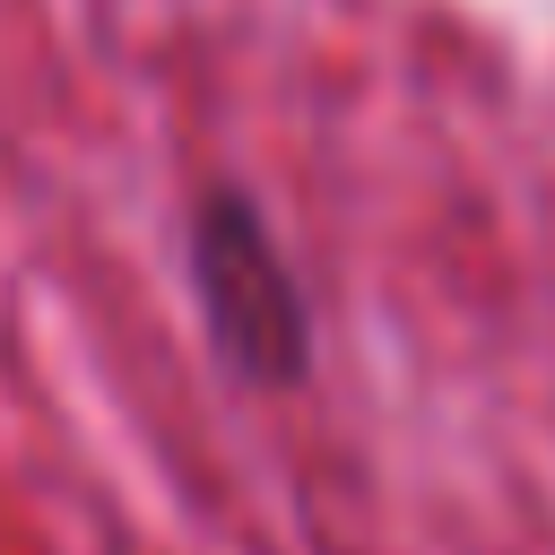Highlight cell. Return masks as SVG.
Listing matches in <instances>:
<instances>
[{
  "mask_svg": "<svg viewBox=\"0 0 555 555\" xmlns=\"http://www.w3.org/2000/svg\"><path fill=\"white\" fill-rule=\"evenodd\" d=\"M191 278H199V304H208V338L234 373L251 382H295L304 373V295H295V269L269 234V217L243 199V191H208L199 217H191Z\"/></svg>",
  "mask_w": 555,
  "mask_h": 555,
  "instance_id": "obj_1",
  "label": "cell"
}]
</instances>
